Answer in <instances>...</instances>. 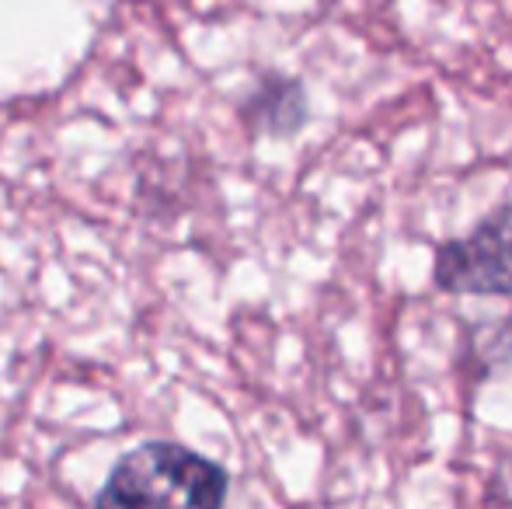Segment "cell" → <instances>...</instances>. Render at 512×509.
<instances>
[{
  "instance_id": "6da1fadb",
  "label": "cell",
  "mask_w": 512,
  "mask_h": 509,
  "mask_svg": "<svg viewBox=\"0 0 512 509\" xmlns=\"http://www.w3.org/2000/svg\"><path fill=\"white\" fill-rule=\"evenodd\" d=\"M227 471L182 443H143L115 461L95 509H223Z\"/></svg>"
},
{
  "instance_id": "7a4b0ae2",
  "label": "cell",
  "mask_w": 512,
  "mask_h": 509,
  "mask_svg": "<svg viewBox=\"0 0 512 509\" xmlns=\"http://www.w3.org/2000/svg\"><path fill=\"white\" fill-rule=\"evenodd\" d=\"M432 283L457 297H512V203L436 248Z\"/></svg>"
},
{
  "instance_id": "3957f363",
  "label": "cell",
  "mask_w": 512,
  "mask_h": 509,
  "mask_svg": "<svg viewBox=\"0 0 512 509\" xmlns=\"http://www.w3.org/2000/svg\"><path fill=\"white\" fill-rule=\"evenodd\" d=\"M241 116L255 133L262 136H297L307 126L310 105H307V91L297 77H283V74H262L258 84L251 88V95L244 98Z\"/></svg>"
}]
</instances>
